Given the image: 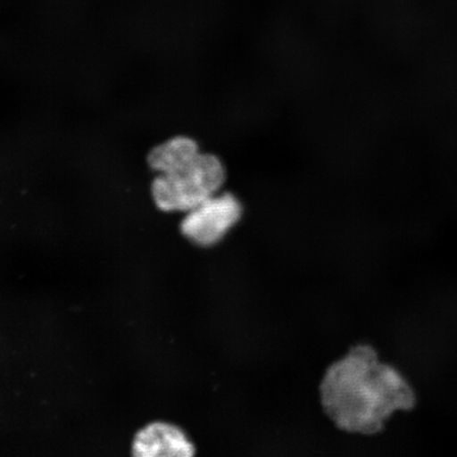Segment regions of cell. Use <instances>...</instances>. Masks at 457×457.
<instances>
[{
	"label": "cell",
	"mask_w": 457,
	"mask_h": 457,
	"mask_svg": "<svg viewBox=\"0 0 457 457\" xmlns=\"http://www.w3.org/2000/svg\"><path fill=\"white\" fill-rule=\"evenodd\" d=\"M226 170L219 158L200 154L195 162L170 174H158L152 196L164 212H187L219 194L225 184Z\"/></svg>",
	"instance_id": "2"
},
{
	"label": "cell",
	"mask_w": 457,
	"mask_h": 457,
	"mask_svg": "<svg viewBox=\"0 0 457 457\" xmlns=\"http://www.w3.org/2000/svg\"><path fill=\"white\" fill-rule=\"evenodd\" d=\"M133 453L139 457H188L195 448L179 427L154 422L137 434Z\"/></svg>",
	"instance_id": "4"
},
{
	"label": "cell",
	"mask_w": 457,
	"mask_h": 457,
	"mask_svg": "<svg viewBox=\"0 0 457 457\" xmlns=\"http://www.w3.org/2000/svg\"><path fill=\"white\" fill-rule=\"evenodd\" d=\"M243 209L232 194H216L187 211L180 230L194 244L209 247L221 241L237 221Z\"/></svg>",
	"instance_id": "3"
},
{
	"label": "cell",
	"mask_w": 457,
	"mask_h": 457,
	"mask_svg": "<svg viewBox=\"0 0 457 457\" xmlns=\"http://www.w3.org/2000/svg\"><path fill=\"white\" fill-rule=\"evenodd\" d=\"M412 387L373 348L353 347L328 370L321 385L325 413L346 432L374 434L414 404Z\"/></svg>",
	"instance_id": "1"
},
{
	"label": "cell",
	"mask_w": 457,
	"mask_h": 457,
	"mask_svg": "<svg viewBox=\"0 0 457 457\" xmlns=\"http://www.w3.org/2000/svg\"><path fill=\"white\" fill-rule=\"evenodd\" d=\"M197 143L188 137H174L153 148L147 163L158 174H170L185 169L200 155Z\"/></svg>",
	"instance_id": "5"
}]
</instances>
